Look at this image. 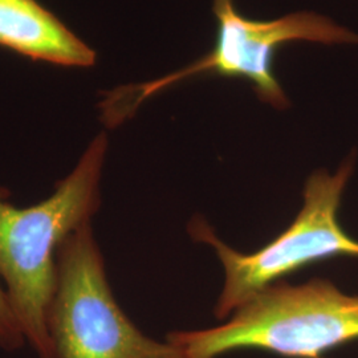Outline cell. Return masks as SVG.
Wrapping results in <instances>:
<instances>
[{
  "mask_svg": "<svg viewBox=\"0 0 358 358\" xmlns=\"http://www.w3.org/2000/svg\"><path fill=\"white\" fill-rule=\"evenodd\" d=\"M352 152L336 170H316L304 187V206L292 224L254 254H241L223 243L203 219L195 217L189 230L196 242L210 244L224 268V287L217 300V319L227 317L252 294L315 262L358 257V242L338 222V208L356 167Z\"/></svg>",
  "mask_w": 358,
  "mask_h": 358,
  "instance_id": "cell-4",
  "label": "cell"
},
{
  "mask_svg": "<svg viewBox=\"0 0 358 358\" xmlns=\"http://www.w3.org/2000/svg\"><path fill=\"white\" fill-rule=\"evenodd\" d=\"M106 152L108 137L101 131L75 169L38 205L16 207L10 201L11 192L0 185V278L27 343L38 358H56L48 312L57 284V251L100 208Z\"/></svg>",
  "mask_w": 358,
  "mask_h": 358,
  "instance_id": "cell-1",
  "label": "cell"
},
{
  "mask_svg": "<svg viewBox=\"0 0 358 358\" xmlns=\"http://www.w3.org/2000/svg\"><path fill=\"white\" fill-rule=\"evenodd\" d=\"M0 47L68 68L97 62L96 51L38 0H0Z\"/></svg>",
  "mask_w": 358,
  "mask_h": 358,
  "instance_id": "cell-6",
  "label": "cell"
},
{
  "mask_svg": "<svg viewBox=\"0 0 358 358\" xmlns=\"http://www.w3.org/2000/svg\"><path fill=\"white\" fill-rule=\"evenodd\" d=\"M26 341L8 294L0 285V346L7 352H15Z\"/></svg>",
  "mask_w": 358,
  "mask_h": 358,
  "instance_id": "cell-7",
  "label": "cell"
},
{
  "mask_svg": "<svg viewBox=\"0 0 358 358\" xmlns=\"http://www.w3.org/2000/svg\"><path fill=\"white\" fill-rule=\"evenodd\" d=\"M211 10L217 19L213 48L176 72L108 92L99 103L100 118L106 128L124 124L159 92L198 77L243 78L251 84L260 101L275 109H287L289 100L273 69L275 56L282 45L297 41L324 45L358 44L357 32L313 11H296L260 20L241 13L235 0H211Z\"/></svg>",
  "mask_w": 358,
  "mask_h": 358,
  "instance_id": "cell-2",
  "label": "cell"
},
{
  "mask_svg": "<svg viewBox=\"0 0 358 358\" xmlns=\"http://www.w3.org/2000/svg\"><path fill=\"white\" fill-rule=\"evenodd\" d=\"M356 340L358 296L344 294L325 279L301 285L275 282L247 299L223 325L166 337L186 358H217L239 349L321 358Z\"/></svg>",
  "mask_w": 358,
  "mask_h": 358,
  "instance_id": "cell-3",
  "label": "cell"
},
{
  "mask_svg": "<svg viewBox=\"0 0 358 358\" xmlns=\"http://www.w3.org/2000/svg\"><path fill=\"white\" fill-rule=\"evenodd\" d=\"M56 358H186L145 336L117 304L90 222L57 251V284L48 312Z\"/></svg>",
  "mask_w": 358,
  "mask_h": 358,
  "instance_id": "cell-5",
  "label": "cell"
}]
</instances>
